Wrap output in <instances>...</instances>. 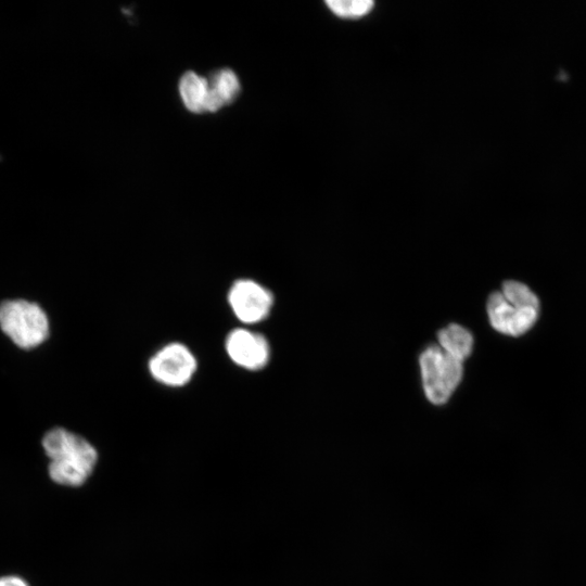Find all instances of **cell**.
<instances>
[{
	"label": "cell",
	"instance_id": "6da1fadb",
	"mask_svg": "<svg viewBox=\"0 0 586 586\" xmlns=\"http://www.w3.org/2000/svg\"><path fill=\"white\" fill-rule=\"evenodd\" d=\"M42 447L49 458L50 479L63 486H81L98 461L97 449L86 438L63 428L47 432Z\"/></svg>",
	"mask_w": 586,
	"mask_h": 586
},
{
	"label": "cell",
	"instance_id": "7a4b0ae2",
	"mask_svg": "<svg viewBox=\"0 0 586 586\" xmlns=\"http://www.w3.org/2000/svg\"><path fill=\"white\" fill-rule=\"evenodd\" d=\"M492 327L504 334L520 336L536 322L539 301L525 284L508 280L501 291L493 292L486 304Z\"/></svg>",
	"mask_w": 586,
	"mask_h": 586
},
{
	"label": "cell",
	"instance_id": "3957f363",
	"mask_svg": "<svg viewBox=\"0 0 586 586\" xmlns=\"http://www.w3.org/2000/svg\"><path fill=\"white\" fill-rule=\"evenodd\" d=\"M0 327L22 348L40 345L49 334V320L43 309L25 300L5 301L0 305Z\"/></svg>",
	"mask_w": 586,
	"mask_h": 586
},
{
	"label": "cell",
	"instance_id": "277c9868",
	"mask_svg": "<svg viewBox=\"0 0 586 586\" xmlns=\"http://www.w3.org/2000/svg\"><path fill=\"white\" fill-rule=\"evenodd\" d=\"M419 364L426 398L435 405L445 404L461 381L462 361L432 344L421 353Z\"/></svg>",
	"mask_w": 586,
	"mask_h": 586
},
{
	"label": "cell",
	"instance_id": "5b68a950",
	"mask_svg": "<svg viewBox=\"0 0 586 586\" xmlns=\"http://www.w3.org/2000/svg\"><path fill=\"white\" fill-rule=\"evenodd\" d=\"M151 377L168 387L188 384L198 370V360L184 344L171 342L157 349L149 359Z\"/></svg>",
	"mask_w": 586,
	"mask_h": 586
},
{
	"label": "cell",
	"instance_id": "8992f818",
	"mask_svg": "<svg viewBox=\"0 0 586 586\" xmlns=\"http://www.w3.org/2000/svg\"><path fill=\"white\" fill-rule=\"evenodd\" d=\"M227 300L235 318L244 324H255L267 319L275 303L269 289L247 278L238 279L231 284Z\"/></svg>",
	"mask_w": 586,
	"mask_h": 586
},
{
	"label": "cell",
	"instance_id": "52a82bcc",
	"mask_svg": "<svg viewBox=\"0 0 586 586\" xmlns=\"http://www.w3.org/2000/svg\"><path fill=\"white\" fill-rule=\"evenodd\" d=\"M225 349L230 360L247 371L265 368L271 356L266 336L247 328L231 330L225 341Z\"/></svg>",
	"mask_w": 586,
	"mask_h": 586
},
{
	"label": "cell",
	"instance_id": "ba28073f",
	"mask_svg": "<svg viewBox=\"0 0 586 586\" xmlns=\"http://www.w3.org/2000/svg\"><path fill=\"white\" fill-rule=\"evenodd\" d=\"M438 345L451 356L463 361L471 354L473 336L466 328L450 323L437 333Z\"/></svg>",
	"mask_w": 586,
	"mask_h": 586
},
{
	"label": "cell",
	"instance_id": "9c48e42d",
	"mask_svg": "<svg viewBox=\"0 0 586 586\" xmlns=\"http://www.w3.org/2000/svg\"><path fill=\"white\" fill-rule=\"evenodd\" d=\"M179 92L184 106L193 113L204 112L208 81L194 72H187L180 79Z\"/></svg>",
	"mask_w": 586,
	"mask_h": 586
},
{
	"label": "cell",
	"instance_id": "30bf717a",
	"mask_svg": "<svg viewBox=\"0 0 586 586\" xmlns=\"http://www.w3.org/2000/svg\"><path fill=\"white\" fill-rule=\"evenodd\" d=\"M208 85L224 104L231 103L240 91L239 79L235 73L229 68L218 71Z\"/></svg>",
	"mask_w": 586,
	"mask_h": 586
},
{
	"label": "cell",
	"instance_id": "8fae6325",
	"mask_svg": "<svg viewBox=\"0 0 586 586\" xmlns=\"http://www.w3.org/2000/svg\"><path fill=\"white\" fill-rule=\"evenodd\" d=\"M330 11L342 18H359L367 15L373 8L371 0H328Z\"/></svg>",
	"mask_w": 586,
	"mask_h": 586
},
{
	"label": "cell",
	"instance_id": "7c38bea8",
	"mask_svg": "<svg viewBox=\"0 0 586 586\" xmlns=\"http://www.w3.org/2000/svg\"><path fill=\"white\" fill-rule=\"evenodd\" d=\"M0 586H28V584L20 576L5 575L0 577Z\"/></svg>",
	"mask_w": 586,
	"mask_h": 586
}]
</instances>
